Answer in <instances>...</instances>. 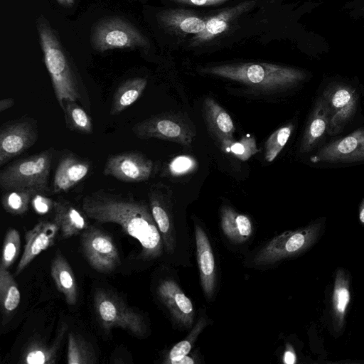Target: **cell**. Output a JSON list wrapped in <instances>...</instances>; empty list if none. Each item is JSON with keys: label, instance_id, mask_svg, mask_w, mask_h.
I'll list each match as a JSON object with an SVG mask.
<instances>
[{"label": "cell", "instance_id": "1", "mask_svg": "<svg viewBox=\"0 0 364 364\" xmlns=\"http://www.w3.org/2000/svg\"><path fill=\"white\" fill-rule=\"evenodd\" d=\"M82 208L87 216L97 222L119 225L125 234L139 242L144 259L161 256L162 237L150 206L144 201L100 190L86 196Z\"/></svg>", "mask_w": 364, "mask_h": 364}, {"label": "cell", "instance_id": "2", "mask_svg": "<svg viewBox=\"0 0 364 364\" xmlns=\"http://www.w3.org/2000/svg\"><path fill=\"white\" fill-rule=\"evenodd\" d=\"M44 62L50 75L55 97L63 109L66 100L86 105L87 97L55 32L41 16L37 23Z\"/></svg>", "mask_w": 364, "mask_h": 364}, {"label": "cell", "instance_id": "3", "mask_svg": "<svg viewBox=\"0 0 364 364\" xmlns=\"http://www.w3.org/2000/svg\"><path fill=\"white\" fill-rule=\"evenodd\" d=\"M200 71L266 91L288 89L306 78L300 69L267 63L223 64L202 68Z\"/></svg>", "mask_w": 364, "mask_h": 364}, {"label": "cell", "instance_id": "4", "mask_svg": "<svg viewBox=\"0 0 364 364\" xmlns=\"http://www.w3.org/2000/svg\"><path fill=\"white\" fill-rule=\"evenodd\" d=\"M52 161L51 149L15 161L1 171V187L6 191L26 190L46 195Z\"/></svg>", "mask_w": 364, "mask_h": 364}, {"label": "cell", "instance_id": "5", "mask_svg": "<svg viewBox=\"0 0 364 364\" xmlns=\"http://www.w3.org/2000/svg\"><path fill=\"white\" fill-rule=\"evenodd\" d=\"M94 309L105 330L120 328L137 338L144 337L147 328L144 317L114 294L104 289L96 291Z\"/></svg>", "mask_w": 364, "mask_h": 364}, {"label": "cell", "instance_id": "6", "mask_svg": "<svg viewBox=\"0 0 364 364\" xmlns=\"http://www.w3.org/2000/svg\"><path fill=\"white\" fill-rule=\"evenodd\" d=\"M318 225L284 232L269 240L256 253L252 263L258 267L274 264L306 250L316 240Z\"/></svg>", "mask_w": 364, "mask_h": 364}, {"label": "cell", "instance_id": "7", "mask_svg": "<svg viewBox=\"0 0 364 364\" xmlns=\"http://www.w3.org/2000/svg\"><path fill=\"white\" fill-rule=\"evenodd\" d=\"M91 43L99 52L149 46V40L136 27L119 17L107 18L99 21L92 31Z\"/></svg>", "mask_w": 364, "mask_h": 364}, {"label": "cell", "instance_id": "8", "mask_svg": "<svg viewBox=\"0 0 364 364\" xmlns=\"http://www.w3.org/2000/svg\"><path fill=\"white\" fill-rule=\"evenodd\" d=\"M133 132L141 139L156 138L177 143L186 148L191 146L195 129L185 117L166 113L147 118L136 124Z\"/></svg>", "mask_w": 364, "mask_h": 364}, {"label": "cell", "instance_id": "9", "mask_svg": "<svg viewBox=\"0 0 364 364\" xmlns=\"http://www.w3.org/2000/svg\"><path fill=\"white\" fill-rule=\"evenodd\" d=\"M320 96L324 100L328 112L327 134L337 135L355 117L359 102L358 93L350 85L336 82L328 85Z\"/></svg>", "mask_w": 364, "mask_h": 364}, {"label": "cell", "instance_id": "10", "mask_svg": "<svg viewBox=\"0 0 364 364\" xmlns=\"http://www.w3.org/2000/svg\"><path fill=\"white\" fill-rule=\"evenodd\" d=\"M81 244L90 265L101 273H110L120 264L117 247L112 237L95 227L82 231Z\"/></svg>", "mask_w": 364, "mask_h": 364}, {"label": "cell", "instance_id": "11", "mask_svg": "<svg viewBox=\"0 0 364 364\" xmlns=\"http://www.w3.org/2000/svg\"><path fill=\"white\" fill-rule=\"evenodd\" d=\"M313 164L364 161V128L321 146L310 158Z\"/></svg>", "mask_w": 364, "mask_h": 364}, {"label": "cell", "instance_id": "12", "mask_svg": "<svg viewBox=\"0 0 364 364\" xmlns=\"http://www.w3.org/2000/svg\"><path fill=\"white\" fill-rule=\"evenodd\" d=\"M36 123L31 119H21L2 127L0 132V165L20 155L36 142Z\"/></svg>", "mask_w": 364, "mask_h": 364}, {"label": "cell", "instance_id": "13", "mask_svg": "<svg viewBox=\"0 0 364 364\" xmlns=\"http://www.w3.org/2000/svg\"><path fill=\"white\" fill-rule=\"evenodd\" d=\"M154 171V163L144 154L127 151L109 157L103 173L124 182L148 180Z\"/></svg>", "mask_w": 364, "mask_h": 364}, {"label": "cell", "instance_id": "14", "mask_svg": "<svg viewBox=\"0 0 364 364\" xmlns=\"http://www.w3.org/2000/svg\"><path fill=\"white\" fill-rule=\"evenodd\" d=\"M156 294L174 324L182 329H191L194 323V306L178 284L173 279H164L159 284Z\"/></svg>", "mask_w": 364, "mask_h": 364}, {"label": "cell", "instance_id": "15", "mask_svg": "<svg viewBox=\"0 0 364 364\" xmlns=\"http://www.w3.org/2000/svg\"><path fill=\"white\" fill-rule=\"evenodd\" d=\"M194 235L200 285L207 300H212L217 287V269L213 247L206 232L196 222L194 223Z\"/></svg>", "mask_w": 364, "mask_h": 364}, {"label": "cell", "instance_id": "16", "mask_svg": "<svg viewBox=\"0 0 364 364\" xmlns=\"http://www.w3.org/2000/svg\"><path fill=\"white\" fill-rule=\"evenodd\" d=\"M54 221H40L25 235L23 255L17 264L15 275L21 273L43 251L52 246L59 232Z\"/></svg>", "mask_w": 364, "mask_h": 364}, {"label": "cell", "instance_id": "17", "mask_svg": "<svg viewBox=\"0 0 364 364\" xmlns=\"http://www.w3.org/2000/svg\"><path fill=\"white\" fill-rule=\"evenodd\" d=\"M149 206L161 235L164 249L167 254L173 255L177 248L178 239L170 203L161 191L153 189L149 193Z\"/></svg>", "mask_w": 364, "mask_h": 364}, {"label": "cell", "instance_id": "18", "mask_svg": "<svg viewBox=\"0 0 364 364\" xmlns=\"http://www.w3.org/2000/svg\"><path fill=\"white\" fill-rule=\"evenodd\" d=\"M256 2V0L245 1L207 18L205 29L193 36L190 45L198 46L222 34L228 29L230 23L237 18L252 9Z\"/></svg>", "mask_w": 364, "mask_h": 364}, {"label": "cell", "instance_id": "19", "mask_svg": "<svg viewBox=\"0 0 364 364\" xmlns=\"http://www.w3.org/2000/svg\"><path fill=\"white\" fill-rule=\"evenodd\" d=\"M159 23L168 31L180 36L198 34L205 27V20L191 11L182 9H165L156 15Z\"/></svg>", "mask_w": 364, "mask_h": 364}, {"label": "cell", "instance_id": "20", "mask_svg": "<svg viewBox=\"0 0 364 364\" xmlns=\"http://www.w3.org/2000/svg\"><path fill=\"white\" fill-rule=\"evenodd\" d=\"M203 117L208 132L220 144L234 139L235 127L229 114L212 97L203 103Z\"/></svg>", "mask_w": 364, "mask_h": 364}, {"label": "cell", "instance_id": "21", "mask_svg": "<svg viewBox=\"0 0 364 364\" xmlns=\"http://www.w3.org/2000/svg\"><path fill=\"white\" fill-rule=\"evenodd\" d=\"M90 164L74 154L62 157L53 178V191L65 192L82 180L89 173Z\"/></svg>", "mask_w": 364, "mask_h": 364}, {"label": "cell", "instance_id": "22", "mask_svg": "<svg viewBox=\"0 0 364 364\" xmlns=\"http://www.w3.org/2000/svg\"><path fill=\"white\" fill-rule=\"evenodd\" d=\"M329 123L326 103L321 96L316 99L305 127L299 146L301 153L315 149L327 134Z\"/></svg>", "mask_w": 364, "mask_h": 364}, {"label": "cell", "instance_id": "23", "mask_svg": "<svg viewBox=\"0 0 364 364\" xmlns=\"http://www.w3.org/2000/svg\"><path fill=\"white\" fill-rule=\"evenodd\" d=\"M220 226L225 236L235 244L247 242L253 232L250 218L228 205H223L220 209Z\"/></svg>", "mask_w": 364, "mask_h": 364}, {"label": "cell", "instance_id": "24", "mask_svg": "<svg viewBox=\"0 0 364 364\" xmlns=\"http://www.w3.org/2000/svg\"><path fill=\"white\" fill-rule=\"evenodd\" d=\"M53 210V221L64 238H70L88 228L84 215L68 201H55Z\"/></svg>", "mask_w": 364, "mask_h": 364}, {"label": "cell", "instance_id": "25", "mask_svg": "<svg viewBox=\"0 0 364 364\" xmlns=\"http://www.w3.org/2000/svg\"><path fill=\"white\" fill-rule=\"evenodd\" d=\"M50 274L58 291L69 305H75L77 299V289L74 272L64 256L56 252L50 267Z\"/></svg>", "mask_w": 364, "mask_h": 364}, {"label": "cell", "instance_id": "26", "mask_svg": "<svg viewBox=\"0 0 364 364\" xmlns=\"http://www.w3.org/2000/svg\"><path fill=\"white\" fill-rule=\"evenodd\" d=\"M147 85L144 77L130 78L117 89L112 102L110 113L117 114L135 102L143 93Z\"/></svg>", "mask_w": 364, "mask_h": 364}, {"label": "cell", "instance_id": "27", "mask_svg": "<svg viewBox=\"0 0 364 364\" xmlns=\"http://www.w3.org/2000/svg\"><path fill=\"white\" fill-rule=\"evenodd\" d=\"M21 301L17 283L7 269L0 267V304L3 319L11 316Z\"/></svg>", "mask_w": 364, "mask_h": 364}, {"label": "cell", "instance_id": "28", "mask_svg": "<svg viewBox=\"0 0 364 364\" xmlns=\"http://www.w3.org/2000/svg\"><path fill=\"white\" fill-rule=\"evenodd\" d=\"M350 301L348 282L343 270L337 272L333 294V313L335 328L342 327L344 316Z\"/></svg>", "mask_w": 364, "mask_h": 364}, {"label": "cell", "instance_id": "29", "mask_svg": "<svg viewBox=\"0 0 364 364\" xmlns=\"http://www.w3.org/2000/svg\"><path fill=\"white\" fill-rule=\"evenodd\" d=\"M67 363L68 364H95L97 363V356L92 346L75 333L69 334Z\"/></svg>", "mask_w": 364, "mask_h": 364}, {"label": "cell", "instance_id": "30", "mask_svg": "<svg viewBox=\"0 0 364 364\" xmlns=\"http://www.w3.org/2000/svg\"><path fill=\"white\" fill-rule=\"evenodd\" d=\"M208 325V322L206 316L201 314L186 337L175 344L169 350L165 357L164 363L171 364L174 360L189 354L199 335Z\"/></svg>", "mask_w": 364, "mask_h": 364}, {"label": "cell", "instance_id": "31", "mask_svg": "<svg viewBox=\"0 0 364 364\" xmlns=\"http://www.w3.org/2000/svg\"><path fill=\"white\" fill-rule=\"evenodd\" d=\"M63 110L66 124L70 129L84 134L92 133V123L90 117L75 101H65Z\"/></svg>", "mask_w": 364, "mask_h": 364}, {"label": "cell", "instance_id": "32", "mask_svg": "<svg viewBox=\"0 0 364 364\" xmlns=\"http://www.w3.org/2000/svg\"><path fill=\"white\" fill-rule=\"evenodd\" d=\"M65 331L63 328L61 329L57 341L52 346H46L39 343H33L23 353L22 362L27 364L55 363L60 338L63 336Z\"/></svg>", "mask_w": 364, "mask_h": 364}, {"label": "cell", "instance_id": "33", "mask_svg": "<svg viewBox=\"0 0 364 364\" xmlns=\"http://www.w3.org/2000/svg\"><path fill=\"white\" fill-rule=\"evenodd\" d=\"M36 193L26 190L6 191L1 198L4 210L13 215H22L28 209L32 198Z\"/></svg>", "mask_w": 364, "mask_h": 364}, {"label": "cell", "instance_id": "34", "mask_svg": "<svg viewBox=\"0 0 364 364\" xmlns=\"http://www.w3.org/2000/svg\"><path fill=\"white\" fill-rule=\"evenodd\" d=\"M294 125L287 124L275 130L267 139L264 145V159L267 162L273 161L287 143Z\"/></svg>", "mask_w": 364, "mask_h": 364}, {"label": "cell", "instance_id": "35", "mask_svg": "<svg viewBox=\"0 0 364 364\" xmlns=\"http://www.w3.org/2000/svg\"><path fill=\"white\" fill-rule=\"evenodd\" d=\"M223 151L230 153L242 161H247L259 151L254 136L249 135L242 137L239 141L235 139L225 141L220 144Z\"/></svg>", "mask_w": 364, "mask_h": 364}, {"label": "cell", "instance_id": "36", "mask_svg": "<svg viewBox=\"0 0 364 364\" xmlns=\"http://www.w3.org/2000/svg\"><path fill=\"white\" fill-rule=\"evenodd\" d=\"M20 247L21 237L18 231L10 228L4 237L0 267L8 269L17 259Z\"/></svg>", "mask_w": 364, "mask_h": 364}, {"label": "cell", "instance_id": "37", "mask_svg": "<svg viewBox=\"0 0 364 364\" xmlns=\"http://www.w3.org/2000/svg\"><path fill=\"white\" fill-rule=\"evenodd\" d=\"M196 166L195 160L188 156H178L174 158L168 166L171 173L181 176L190 172Z\"/></svg>", "mask_w": 364, "mask_h": 364}, {"label": "cell", "instance_id": "38", "mask_svg": "<svg viewBox=\"0 0 364 364\" xmlns=\"http://www.w3.org/2000/svg\"><path fill=\"white\" fill-rule=\"evenodd\" d=\"M31 203L33 210L38 214L43 215L48 213L52 208L53 209L55 201L44 194L36 193L32 198Z\"/></svg>", "mask_w": 364, "mask_h": 364}, {"label": "cell", "instance_id": "39", "mask_svg": "<svg viewBox=\"0 0 364 364\" xmlns=\"http://www.w3.org/2000/svg\"><path fill=\"white\" fill-rule=\"evenodd\" d=\"M174 2L198 6H214L223 4L228 0H170Z\"/></svg>", "mask_w": 364, "mask_h": 364}, {"label": "cell", "instance_id": "40", "mask_svg": "<svg viewBox=\"0 0 364 364\" xmlns=\"http://www.w3.org/2000/svg\"><path fill=\"white\" fill-rule=\"evenodd\" d=\"M190 353L174 360L171 364H194L197 363L196 357L192 354L190 355Z\"/></svg>", "mask_w": 364, "mask_h": 364}, {"label": "cell", "instance_id": "41", "mask_svg": "<svg viewBox=\"0 0 364 364\" xmlns=\"http://www.w3.org/2000/svg\"><path fill=\"white\" fill-rule=\"evenodd\" d=\"M284 363L287 364H294L296 362V355L291 348H288L284 355Z\"/></svg>", "mask_w": 364, "mask_h": 364}, {"label": "cell", "instance_id": "42", "mask_svg": "<svg viewBox=\"0 0 364 364\" xmlns=\"http://www.w3.org/2000/svg\"><path fill=\"white\" fill-rule=\"evenodd\" d=\"M14 105V100L13 98L2 99L0 101V111L3 112Z\"/></svg>", "mask_w": 364, "mask_h": 364}, {"label": "cell", "instance_id": "43", "mask_svg": "<svg viewBox=\"0 0 364 364\" xmlns=\"http://www.w3.org/2000/svg\"><path fill=\"white\" fill-rule=\"evenodd\" d=\"M57 1L60 5L67 6V7L72 6L75 3V0H57Z\"/></svg>", "mask_w": 364, "mask_h": 364}, {"label": "cell", "instance_id": "44", "mask_svg": "<svg viewBox=\"0 0 364 364\" xmlns=\"http://www.w3.org/2000/svg\"><path fill=\"white\" fill-rule=\"evenodd\" d=\"M359 218H360V220L363 223H364V199L362 201L360 207Z\"/></svg>", "mask_w": 364, "mask_h": 364}]
</instances>
